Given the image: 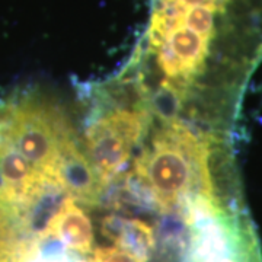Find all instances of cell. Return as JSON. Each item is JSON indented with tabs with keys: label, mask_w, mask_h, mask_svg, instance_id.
<instances>
[{
	"label": "cell",
	"mask_w": 262,
	"mask_h": 262,
	"mask_svg": "<svg viewBox=\"0 0 262 262\" xmlns=\"http://www.w3.org/2000/svg\"><path fill=\"white\" fill-rule=\"evenodd\" d=\"M189 158L200 165H207V159H195L162 133L155 140V153L151 156L143 155L134 169L139 179L151 189L155 198L160 204H166L177 201L189 191L192 173Z\"/></svg>",
	"instance_id": "cell-1"
},
{
	"label": "cell",
	"mask_w": 262,
	"mask_h": 262,
	"mask_svg": "<svg viewBox=\"0 0 262 262\" xmlns=\"http://www.w3.org/2000/svg\"><path fill=\"white\" fill-rule=\"evenodd\" d=\"M46 234L57 237L61 244L76 252L88 253L94 244V226L91 219L80 207L76 206L75 198H66L51 220L48 222Z\"/></svg>",
	"instance_id": "cell-3"
},
{
	"label": "cell",
	"mask_w": 262,
	"mask_h": 262,
	"mask_svg": "<svg viewBox=\"0 0 262 262\" xmlns=\"http://www.w3.org/2000/svg\"><path fill=\"white\" fill-rule=\"evenodd\" d=\"M94 262H136L118 246L98 248L94 253Z\"/></svg>",
	"instance_id": "cell-4"
},
{
	"label": "cell",
	"mask_w": 262,
	"mask_h": 262,
	"mask_svg": "<svg viewBox=\"0 0 262 262\" xmlns=\"http://www.w3.org/2000/svg\"><path fill=\"white\" fill-rule=\"evenodd\" d=\"M86 147L103 184L120 172L125 162L130 159L133 149L130 143L111 128L103 118L98 120L86 131Z\"/></svg>",
	"instance_id": "cell-2"
}]
</instances>
